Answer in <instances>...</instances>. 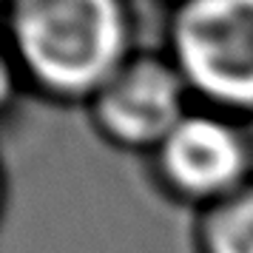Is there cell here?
<instances>
[{
  "label": "cell",
  "mask_w": 253,
  "mask_h": 253,
  "mask_svg": "<svg viewBox=\"0 0 253 253\" xmlns=\"http://www.w3.org/2000/svg\"><path fill=\"white\" fill-rule=\"evenodd\" d=\"M199 253H253V182L202 211Z\"/></svg>",
  "instance_id": "cell-5"
},
{
  "label": "cell",
  "mask_w": 253,
  "mask_h": 253,
  "mask_svg": "<svg viewBox=\"0 0 253 253\" xmlns=\"http://www.w3.org/2000/svg\"><path fill=\"white\" fill-rule=\"evenodd\" d=\"M188 97L191 91L171 57L131 54L88 105L94 126L108 142L154 154L191 111Z\"/></svg>",
  "instance_id": "cell-4"
},
{
  "label": "cell",
  "mask_w": 253,
  "mask_h": 253,
  "mask_svg": "<svg viewBox=\"0 0 253 253\" xmlns=\"http://www.w3.org/2000/svg\"><path fill=\"white\" fill-rule=\"evenodd\" d=\"M20 77L54 100H88L131 57L126 0H6Z\"/></svg>",
  "instance_id": "cell-1"
},
{
  "label": "cell",
  "mask_w": 253,
  "mask_h": 253,
  "mask_svg": "<svg viewBox=\"0 0 253 253\" xmlns=\"http://www.w3.org/2000/svg\"><path fill=\"white\" fill-rule=\"evenodd\" d=\"M165 191L211 208L253 182V139L242 120L213 108H191L154 154Z\"/></svg>",
  "instance_id": "cell-3"
},
{
  "label": "cell",
  "mask_w": 253,
  "mask_h": 253,
  "mask_svg": "<svg viewBox=\"0 0 253 253\" xmlns=\"http://www.w3.org/2000/svg\"><path fill=\"white\" fill-rule=\"evenodd\" d=\"M168 51L205 108L253 117V0H176Z\"/></svg>",
  "instance_id": "cell-2"
}]
</instances>
